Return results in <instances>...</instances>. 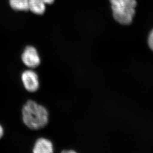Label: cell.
<instances>
[{"label":"cell","instance_id":"obj_1","mask_svg":"<svg viewBox=\"0 0 153 153\" xmlns=\"http://www.w3.org/2000/svg\"><path fill=\"white\" fill-rule=\"evenodd\" d=\"M23 123L31 130L44 128L49 121V113L43 105L33 100H28L23 105L22 111Z\"/></svg>","mask_w":153,"mask_h":153},{"label":"cell","instance_id":"obj_2","mask_svg":"<svg viewBox=\"0 0 153 153\" xmlns=\"http://www.w3.org/2000/svg\"><path fill=\"white\" fill-rule=\"evenodd\" d=\"M113 16L117 22L123 25H130L134 16L135 0H110Z\"/></svg>","mask_w":153,"mask_h":153},{"label":"cell","instance_id":"obj_3","mask_svg":"<svg viewBox=\"0 0 153 153\" xmlns=\"http://www.w3.org/2000/svg\"><path fill=\"white\" fill-rule=\"evenodd\" d=\"M21 59L25 66L31 68H36L41 64V59L37 50L34 47H25L21 56Z\"/></svg>","mask_w":153,"mask_h":153},{"label":"cell","instance_id":"obj_4","mask_svg":"<svg viewBox=\"0 0 153 153\" xmlns=\"http://www.w3.org/2000/svg\"><path fill=\"white\" fill-rule=\"evenodd\" d=\"M21 79L23 86L26 91L30 93L35 92L40 87L39 77L32 69L24 71L21 75Z\"/></svg>","mask_w":153,"mask_h":153},{"label":"cell","instance_id":"obj_5","mask_svg":"<svg viewBox=\"0 0 153 153\" xmlns=\"http://www.w3.org/2000/svg\"><path fill=\"white\" fill-rule=\"evenodd\" d=\"M32 151L34 153H53V144L48 139L41 137L35 142Z\"/></svg>","mask_w":153,"mask_h":153},{"label":"cell","instance_id":"obj_6","mask_svg":"<svg viewBox=\"0 0 153 153\" xmlns=\"http://www.w3.org/2000/svg\"><path fill=\"white\" fill-rule=\"evenodd\" d=\"M29 10L36 15H43L46 10L43 0H29Z\"/></svg>","mask_w":153,"mask_h":153},{"label":"cell","instance_id":"obj_7","mask_svg":"<svg viewBox=\"0 0 153 153\" xmlns=\"http://www.w3.org/2000/svg\"><path fill=\"white\" fill-rule=\"evenodd\" d=\"M10 7L17 11L29 10V0H9Z\"/></svg>","mask_w":153,"mask_h":153},{"label":"cell","instance_id":"obj_8","mask_svg":"<svg viewBox=\"0 0 153 153\" xmlns=\"http://www.w3.org/2000/svg\"><path fill=\"white\" fill-rule=\"evenodd\" d=\"M148 44L151 49L153 51V29L149 35L148 38Z\"/></svg>","mask_w":153,"mask_h":153},{"label":"cell","instance_id":"obj_9","mask_svg":"<svg viewBox=\"0 0 153 153\" xmlns=\"http://www.w3.org/2000/svg\"><path fill=\"white\" fill-rule=\"evenodd\" d=\"M4 134V129L3 126L0 124V139L3 137Z\"/></svg>","mask_w":153,"mask_h":153},{"label":"cell","instance_id":"obj_10","mask_svg":"<svg viewBox=\"0 0 153 153\" xmlns=\"http://www.w3.org/2000/svg\"><path fill=\"white\" fill-rule=\"evenodd\" d=\"M45 4H52L53 3L54 0H43Z\"/></svg>","mask_w":153,"mask_h":153}]
</instances>
